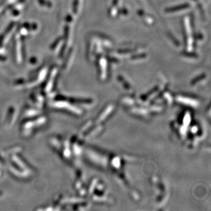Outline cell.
Masks as SVG:
<instances>
[{"label": "cell", "instance_id": "1", "mask_svg": "<svg viewBox=\"0 0 211 211\" xmlns=\"http://www.w3.org/2000/svg\"><path fill=\"white\" fill-rule=\"evenodd\" d=\"M190 7V5L188 4H186V5H181V6H179L178 7H173V8H170V9H167V11L169 12H176V11H182V10H184V9H186V8H188Z\"/></svg>", "mask_w": 211, "mask_h": 211}]
</instances>
